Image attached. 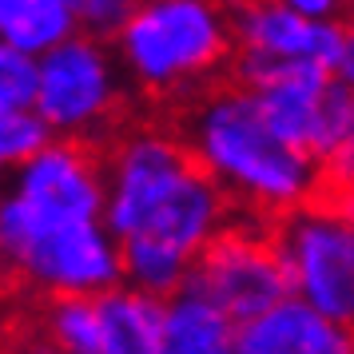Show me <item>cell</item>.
<instances>
[{
	"label": "cell",
	"instance_id": "cell-13",
	"mask_svg": "<svg viewBox=\"0 0 354 354\" xmlns=\"http://www.w3.org/2000/svg\"><path fill=\"white\" fill-rule=\"evenodd\" d=\"M76 32L80 20L68 0H0V40L20 52L44 56Z\"/></svg>",
	"mask_w": 354,
	"mask_h": 354
},
{
	"label": "cell",
	"instance_id": "cell-15",
	"mask_svg": "<svg viewBox=\"0 0 354 354\" xmlns=\"http://www.w3.org/2000/svg\"><path fill=\"white\" fill-rule=\"evenodd\" d=\"M56 131L36 108H17V112H0V183L12 176L17 167L32 160L40 147H48Z\"/></svg>",
	"mask_w": 354,
	"mask_h": 354
},
{
	"label": "cell",
	"instance_id": "cell-21",
	"mask_svg": "<svg viewBox=\"0 0 354 354\" xmlns=\"http://www.w3.org/2000/svg\"><path fill=\"white\" fill-rule=\"evenodd\" d=\"M17 354H60V351H56V346H52L44 335H36V338H28V342H24Z\"/></svg>",
	"mask_w": 354,
	"mask_h": 354
},
{
	"label": "cell",
	"instance_id": "cell-6",
	"mask_svg": "<svg viewBox=\"0 0 354 354\" xmlns=\"http://www.w3.org/2000/svg\"><path fill=\"white\" fill-rule=\"evenodd\" d=\"M290 295L354 326V219L342 199L322 192L271 223Z\"/></svg>",
	"mask_w": 354,
	"mask_h": 354
},
{
	"label": "cell",
	"instance_id": "cell-17",
	"mask_svg": "<svg viewBox=\"0 0 354 354\" xmlns=\"http://www.w3.org/2000/svg\"><path fill=\"white\" fill-rule=\"evenodd\" d=\"M68 4H72V12L80 20V32L112 40V36L124 28V20L136 12L140 0H68Z\"/></svg>",
	"mask_w": 354,
	"mask_h": 354
},
{
	"label": "cell",
	"instance_id": "cell-7",
	"mask_svg": "<svg viewBox=\"0 0 354 354\" xmlns=\"http://www.w3.org/2000/svg\"><path fill=\"white\" fill-rule=\"evenodd\" d=\"M187 287L203 290L235 322H247L283 303L290 295V279L274 247L271 219L235 215V223L199 255Z\"/></svg>",
	"mask_w": 354,
	"mask_h": 354
},
{
	"label": "cell",
	"instance_id": "cell-19",
	"mask_svg": "<svg viewBox=\"0 0 354 354\" xmlns=\"http://www.w3.org/2000/svg\"><path fill=\"white\" fill-rule=\"evenodd\" d=\"M283 4H290L295 12H303L310 20H351L346 0H283Z\"/></svg>",
	"mask_w": 354,
	"mask_h": 354
},
{
	"label": "cell",
	"instance_id": "cell-22",
	"mask_svg": "<svg viewBox=\"0 0 354 354\" xmlns=\"http://www.w3.org/2000/svg\"><path fill=\"white\" fill-rule=\"evenodd\" d=\"M338 199H342V207L351 211V219H354V192H342V195H338Z\"/></svg>",
	"mask_w": 354,
	"mask_h": 354
},
{
	"label": "cell",
	"instance_id": "cell-9",
	"mask_svg": "<svg viewBox=\"0 0 354 354\" xmlns=\"http://www.w3.org/2000/svg\"><path fill=\"white\" fill-rule=\"evenodd\" d=\"M231 28H235V48L239 52H259L271 60L322 68H338L342 40H346V20H310L283 0L235 4Z\"/></svg>",
	"mask_w": 354,
	"mask_h": 354
},
{
	"label": "cell",
	"instance_id": "cell-14",
	"mask_svg": "<svg viewBox=\"0 0 354 354\" xmlns=\"http://www.w3.org/2000/svg\"><path fill=\"white\" fill-rule=\"evenodd\" d=\"M40 335L60 354H104V319L100 295H60L44 299Z\"/></svg>",
	"mask_w": 354,
	"mask_h": 354
},
{
	"label": "cell",
	"instance_id": "cell-16",
	"mask_svg": "<svg viewBox=\"0 0 354 354\" xmlns=\"http://www.w3.org/2000/svg\"><path fill=\"white\" fill-rule=\"evenodd\" d=\"M36 84H40V56L20 52L0 40V112L32 108Z\"/></svg>",
	"mask_w": 354,
	"mask_h": 354
},
{
	"label": "cell",
	"instance_id": "cell-1",
	"mask_svg": "<svg viewBox=\"0 0 354 354\" xmlns=\"http://www.w3.org/2000/svg\"><path fill=\"white\" fill-rule=\"evenodd\" d=\"M176 128L239 215L274 223L326 192L322 160L287 144L259 112L255 92L231 76L176 108Z\"/></svg>",
	"mask_w": 354,
	"mask_h": 354
},
{
	"label": "cell",
	"instance_id": "cell-23",
	"mask_svg": "<svg viewBox=\"0 0 354 354\" xmlns=\"http://www.w3.org/2000/svg\"><path fill=\"white\" fill-rule=\"evenodd\" d=\"M227 8H235V4H247V0H223Z\"/></svg>",
	"mask_w": 354,
	"mask_h": 354
},
{
	"label": "cell",
	"instance_id": "cell-24",
	"mask_svg": "<svg viewBox=\"0 0 354 354\" xmlns=\"http://www.w3.org/2000/svg\"><path fill=\"white\" fill-rule=\"evenodd\" d=\"M346 8H351V20H354V0H346Z\"/></svg>",
	"mask_w": 354,
	"mask_h": 354
},
{
	"label": "cell",
	"instance_id": "cell-5",
	"mask_svg": "<svg viewBox=\"0 0 354 354\" xmlns=\"http://www.w3.org/2000/svg\"><path fill=\"white\" fill-rule=\"evenodd\" d=\"M231 80L255 92L259 112L287 144L310 151L315 160H326L338 147L354 88L338 80L335 68L290 64V60H271L259 52L235 48Z\"/></svg>",
	"mask_w": 354,
	"mask_h": 354
},
{
	"label": "cell",
	"instance_id": "cell-25",
	"mask_svg": "<svg viewBox=\"0 0 354 354\" xmlns=\"http://www.w3.org/2000/svg\"><path fill=\"white\" fill-rule=\"evenodd\" d=\"M0 267H4V251H0Z\"/></svg>",
	"mask_w": 354,
	"mask_h": 354
},
{
	"label": "cell",
	"instance_id": "cell-8",
	"mask_svg": "<svg viewBox=\"0 0 354 354\" xmlns=\"http://www.w3.org/2000/svg\"><path fill=\"white\" fill-rule=\"evenodd\" d=\"M0 192L17 195L24 207L48 219H104V156L96 144L56 136L4 179Z\"/></svg>",
	"mask_w": 354,
	"mask_h": 354
},
{
	"label": "cell",
	"instance_id": "cell-18",
	"mask_svg": "<svg viewBox=\"0 0 354 354\" xmlns=\"http://www.w3.org/2000/svg\"><path fill=\"white\" fill-rule=\"evenodd\" d=\"M322 176H326V192L330 195L354 192V100H351V115H346L342 140H338V147L322 160Z\"/></svg>",
	"mask_w": 354,
	"mask_h": 354
},
{
	"label": "cell",
	"instance_id": "cell-11",
	"mask_svg": "<svg viewBox=\"0 0 354 354\" xmlns=\"http://www.w3.org/2000/svg\"><path fill=\"white\" fill-rule=\"evenodd\" d=\"M163 354H239V322L203 290L163 299Z\"/></svg>",
	"mask_w": 354,
	"mask_h": 354
},
{
	"label": "cell",
	"instance_id": "cell-10",
	"mask_svg": "<svg viewBox=\"0 0 354 354\" xmlns=\"http://www.w3.org/2000/svg\"><path fill=\"white\" fill-rule=\"evenodd\" d=\"M239 354H354V326L287 295L271 310L239 322Z\"/></svg>",
	"mask_w": 354,
	"mask_h": 354
},
{
	"label": "cell",
	"instance_id": "cell-3",
	"mask_svg": "<svg viewBox=\"0 0 354 354\" xmlns=\"http://www.w3.org/2000/svg\"><path fill=\"white\" fill-rule=\"evenodd\" d=\"M4 271L40 299L104 295L124 283V251L104 219H48L0 192Z\"/></svg>",
	"mask_w": 354,
	"mask_h": 354
},
{
	"label": "cell",
	"instance_id": "cell-12",
	"mask_svg": "<svg viewBox=\"0 0 354 354\" xmlns=\"http://www.w3.org/2000/svg\"><path fill=\"white\" fill-rule=\"evenodd\" d=\"M104 354H163V299L128 283L100 295Z\"/></svg>",
	"mask_w": 354,
	"mask_h": 354
},
{
	"label": "cell",
	"instance_id": "cell-4",
	"mask_svg": "<svg viewBox=\"0 0 354 354\" xmlns=\"http://www.w3.org/2000/svg\"><path fill=\"white\" fill-rule=\"evenodd\" d=\"M136 92L128 72L115 56V44L104 36L76 32L64 44L40 56L36 112L48 120L60 140L104 147L128 124V108Z\"/></svg>",
	"mask_w": 354,
	"mask_h": 354
},
{
	"label": "cell",
	"instance_id": "cell-20",
	"mask_svg": "<svg viewBox=\"0 0 354 354\" xmlns=\"http://www.w3.org/2000/svg\"><path fill=\"white\" fill-rule=\"evenodd\" d=\"M338 80L354 88V20H346V40H342V56H338Z\"/></svg>",
	"mask_w": 354,
	"mask_h": 354
},
{
	"label": "cell",
	"instance_id": "cell-2",
	"mask_svg": "<svg viewBox=\"0 0 354 354\" xmlns=\"http://www.w3.org/2000/svg\"><path fill=\"white\" fill-rule=\"evenodd\" d=\"M112 44L136 100L176 112L231 76V8L223 0H140Z\"/></svg>",
	"mask_w": 354,
	"mask_h": 354
}]
</instances>
